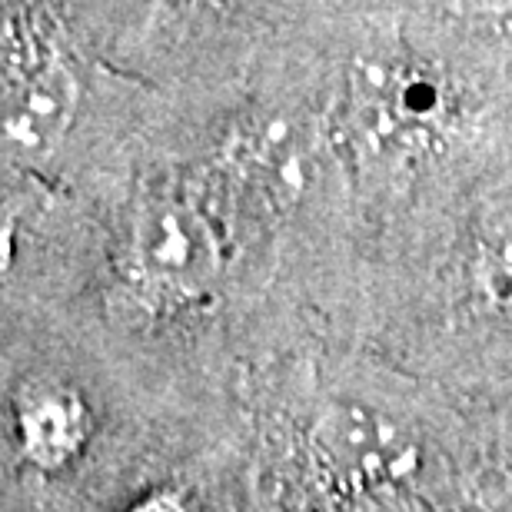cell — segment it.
I'll return each instance as SVG.
<instances>
[{"mask_svg": "<svg viewBox=\"0 0 512 512\" xmlns=\"http://www.w3.org/2000/svg\"><path fill=\"white\" fill-rule=\"evenodd\" d=\"M483 290L499 303L512 300V240L483 256Z\"/></svg>", "mask_w": 512, "mask_h": 512, "instance_id": "cell-5", "label": "cell"}, {"mask_svg": "<svg viewBox=\"0 0 512 512\" xmlns=\"http://www.w3.org/2000/svg\"><path fill=\"white\" fill-rule=\"evenodd\" d=\"M77 107V87L67 67L44 60L34 70L7 84L4 97V130L7 140L24 153L54 147L60 133L70 127Z\"/></svg>", "mask_w": 512, "mask_h": 512, "instance_id": "cell-3", "label": "cell"}, {"mask_svg": "<svg viewBox=\"0 0 512 512\" xmlns=\"http://www.w3.org/2000/svg\"><path fill=\"white\" fill-rule=\"evenodd\" d=\"M310 446L323 473L350 489H380L416 469L413 439L370 406L330 403L316 416Z\"/></svg>", "mask_w": 512, "mask_h": 512, "instance_id": "cell-1", "label": "cell"}, {"mask_svg": "<svg viewBox=\"0 0 512 512\" xmlns=\"http://www.w3.org/2000/svg\"><path fill=\"white\" fill-rule=\"evenodd\" d=\"M133 260L150 280L197 290L217 273V243L200 213L163 203L140 213L133 227Z\"/></svg>", "mask_w": 512, "mask_h": 512, "instance_id": "cell-2", "label": "cell"}, {"mask_svg": "<svg viewBox=\"0 0 512 512\" xmlns=\"http://www.w3.org/2000/svg\"><path fill=\"white\" fill-rule=\"evenodd\" d=\"M84 409L67 389L37 386L20 396V433L27 453L44 466H57L84 439Z\"/></svg>", "mask_w": 512, "mask_h": 512, "instance_id": "cell-4", "label": "cell"}]
</instances>
